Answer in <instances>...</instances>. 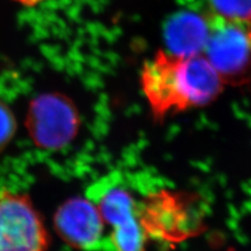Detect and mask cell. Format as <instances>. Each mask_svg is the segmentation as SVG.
<instances>
[{"label":"cell","mask_w":251,"mask_h":251,"mask_svg":"<svg viewBox=\"0 0 251 251\" xmlns=\"http://www.w3.org/2000/svg\"><path fill=\"white\" fill-rule=\"evenodd\" d=\"M249 33H250V39H251V27H250V30H249Z\"/></svg>","instance_id":"12"},{"label":"cell","mask_w":251,"mask_h":251,"mask_svg":"<svg viewBox=\"0 0 251 251\" xmlns=\"http://www.w3.org/2000/svg\"><path fill=\"white\" fill-rule=\"evenodd\" d=\"M139 211L148 234L166 241H182L201 227V218L193 211L192 203L177 193H154L139 204Z\"/></svg>","instance_id":"5"},{"label":"cell","mask_w":251,"mask_h":251,"mask_svg":"<svg viewBox=\"0 0 251 251\" xmlns=\"http://www.w3.org/2000/svg\"><path fill=\"white\" fill-rule=\"evenodd\" d=\"M53 225L62 241L78 250L97 248L106 228L96 204L81 197L61 204L53 216Z\"/></svg>","instance_id":"7"},{"label":"cell","mask_w":251,"mask_h":251,"mask_svg":"<svg viewBox=\"0 0 251 251\" xmlns=\"http://www.w3.org/2000/svg\"><path fill=\"white\" fill-rule=\"evenodd\" d=\"M209 15L251 27V0H207Z\"/></svg>","instance_id":"9"},{"label":"cell","mask_w":251,"mask_h":251,"mask_svg":"<svg viewBox=\"0 0 251 251\" xmlns=\"http://www.w3.org/2000/svg\"><path fill=\"white\" fill-rule=\"evenodd\" d=\"M209 31L210 25L207 16L180 15L169 26V50L179 54H201L207 42Z\"/></svg>","instance_id":"8"},{"label":"cell","mask_w":251,"mask_h":251,"mask_svg":"<svg viewBox=\"0 0 251 251\" xmlns=\"http://www.w3.org/2000/svg\"><path fill=\"white\" fill-rule=\"evenodd\" d=\"M17 128V121L12 108L0 99V154L14 139Z\"/></svg>","instance_id":"10"},{"label":"cell","mask_w":251,"mask_h":251,"mask_svg":"<svg viewBox=\"0 0 251 251\" xmlns=\"http://www.w3.org/2000/svg\"><path fill=\"white\" fill-rule=\"evenodd\" d=\"M14 1L18 2L22 5H25V6H33V5H37L38 3L42 2L43 0H14Z\"/></svg>","instance_id":"11"},{"label":"cell","mask_w":251,"mask_h":251,"mask_svg":"<svg viewBox=\"0 0 251 251\" xmlns=\"http://www.w3.org/2000/svg\"><path fill=\"white\" fill-rule=\"evenodd\" d=\"M105 226L113 251H147L149 234L141 222L139 204L124 184L113 177L94 183L88 193Z\"/></svg>","instance_id":"2"},{"label":"cell","mask_w":251,"mask_h":251,"mask_svg":"<svg viewBox=\"0 0 251 251\" xmlns=\"http://www.w3.org/2000/svg\"><path fill=\"white\" fill-rule=\"evenodd\" d=\"M77 116L73 105L60 96L36 100L28 113V129L33 140L43 149L56 150L75 136Z\"/></svg>","instance_id":"6"},{"label":"cell","mask_w":251,"mask_h":251,"mask_svg":"<svg viewBox=\"0 0 251 251\" xmlns=\"http://www.w3.org/2000/svg\"><path fill=\"white\" fill-rule=\"evenodd\" d=\"M43 219L26 194L0 191V251H49Z\"/></svg>","instance_id":"3"},{"label":"cell","mask_w":251,"mask_h":251,"mask_svg":"<svg viewBox=\"0 0 251 251\" xmlns=\"http://www.w3.org/2000/svg\"><path fill=\"white\" fill-rule=\"evenodd\" d=\"M224 85L202 53L179 54L160 50L140 73L141 90L157 122L209 105L222 93Z\"/></svg>","instance_id":"1"},{"label":"cell","mask_w":251,"mask_h":251,"mask_svg":"<svg viewBox=\"0 0 251 251\" xmlns=\"http://www.w3.org/2000/svg\"><path fill=\"white\" fill-rule=\"evenodd\" d=\"M210 31L203 50L224 84L243 83L251 66L250 27L207 16Z\"/></svg>","instance_id":"4"}]
</instances>
